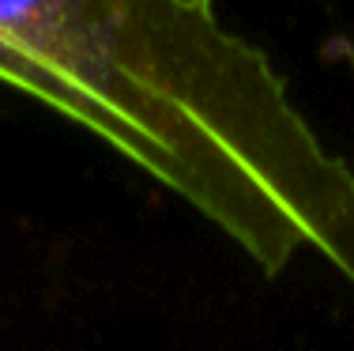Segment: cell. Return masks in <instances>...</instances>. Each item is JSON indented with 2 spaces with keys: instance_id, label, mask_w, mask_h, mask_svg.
<instances>
[{
  "instance_id": "6da1fadb",
  "label": "cell",
  "mask_w": 354,
  "mask_h": 351,
  "mask_svg": "<svg viewBox=\"0 0 354 351\" xmlns=\"http://www.w3.org/2000/svg\"><path fill=\"white\" fill-rule=\"evenodd\" d=\"M0 83L192 204L260 272L354 287V170L215 0H0Z\"/></svg>"
}]
</instances>
